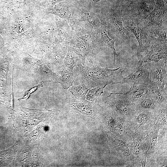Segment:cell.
I'll return each instance as SVG.
<instances>
[{
  "label": "cell",
  "instance_id": "cell-1",
  "mask_svg": "<svg viewBox=\"0 0 167 167\" xmlns=\"http://www.w3.org/2000/svg\"><path fill=\"white\" fill-rule=\"evenodd\" d=\"M77 66L80 71L76 81L84 84L90 90L103 85L121 84L124 78L123 73L126 69L119 67L111 69L97 66L89 67L80 62Z\"/></svg>",
  "mask_w": 167,
  "mask_h": 167
},
{
  "label": "cell",
  "instance_id": "cell-2",
  "mask_svg": "<svg viewBox=\"0 0 167 167\" xmlns=\"http://www.w3.org/2000/svg\"><path fill=\"white\" fill-rule=\"evenodd\" d=\"M106 127L116 137L133 144L131 132L128 123L114 109L106 105L101 107L98 113Z\"/></svg>",
  "mask_w": 167,
  "mask_h": 167
},
{
  "label": "cell",
  "instance_id": "cell-3",
  "mask_svg": "<svg viewBox=\"0 0 167 167\" xmlns=\"http://www.w3.org/2000/svg\"><path fill=\"white\" fill-rule=\"evenodd\" d=\"M157 112L136 110L128 123L131 133L148 135L157 121Z\"/></svg>",
  "mask_w": 167,
  "mask_h": 167
},
{
  "label": "cell",
  "instance_id": "cell-4",
  "mask_svg": "<svg viewBox=\"0 0 167 167\" xmlns=\"http://www.w3.org/2000/svg\"><path fill=\"white\" fill-rule=\"evenodd\" d=\"M122 15L126 27L130 30L138 42L137 57L138 58L151 40L147 27L144 21L126 13Z\"/></svg>",
  "mask_w": 167,
  "mask_h": 167
},
{
  "label": "cell",
  "instance_id": "cell-5",
  "mask_svg": "<svg viewBox=\"0 0 167 167\" xmlns=\"http://www.w3.org/2000/svg\"><path fill=\"white\" fill-rule=\"evenodd\" d=\"M106 104L114 109L127 123L136 111L133 103L128 100L125 93H111L107 97Z\"/></svg>",
  "mask_w": 167,
  "mask_h": 167
},
{
  "label": "cell",
  "instance_id": "cell-6",
  "mask_svg": "<svg viewBox=\"0 0 167 167\" xmlns=\"http://www.w3.org/2000/svg\"><path fill=\"white\" fill-rule=\"evenodd\" d=\"M111 148L115 153L118 160L126 165L134 166L132 154L133 144L115 136L110 132L108 133Z\"/></svg>",
  "mask_w": 167,
  "mask_h": 167
},
{
  "label": "cell",
  "instance_id": "cell-7",
  "mask_svg": "<svg viewBox=\"0 0 167 167\" xmlns=\"http://www.w3.org/2000/svg\"><path fill=\"white\" fill-rule=\"evenodd\" d=\"M131 135L133 140L132 154L134 166L145 167L148 150V135L132 133Z\"/></svg>",
  "mask_w": 167,
  "mask_h": 167
},
{
  "label": "cell",
  "instance_id": "cell-8",
  "mask_svg": "<svg viewBox=\"0 0 167 167\" xmlns=\"http://www.w3.org/2000/svg\"><path fill=\"white\" fill-rule=\"evenodd\" d=\"M150 63H144L139 61L133 72L124 77L121 84H126L130 86L139 84H148L152 80L150 74Z\"/></svg>",
  "mask_w": 167,
  "mask_h": 167
},
{
  "label": "cell",
  "instance_id": "cell-9",
  "mask_svg": "<svg viewBox=\"0 0 167 167\" xmlns=\"http://www.w3.org/2000/svg\"><path fill=\"white\" fill-rule=\"evenodd\" d=\"M167 58V44L151 40L145 50L138 58L143 63H157Z\"/></svg>",
  "mask_w": 167,
  "mask_h": 167
},
{
  "label": "cell",
  "instance_id": "cell-10",
  "mask_svg": "<svg viewBox=\"0 0 167 167\" xmlns=\"http://www.w3.org/2000/svg\"><path fill=\"white\" fill-rule=\"evenodd\" d=\"M23 116L26 121L27 127H31L40 122L47 120L59 114L60 111L55 109L33 110L23 108Z\"/></svg>",
  "mask_w": 167,
  "mask_h": 167
},
{
  "label": "cell",
  "instance_id": "cell-11",
  "mask_svg": "<svg viewBox=\"0 0 167 167\" xmlns=\"http://www.w3.org/2000/svg\"><path fill=\"white\" fill-rule=\"evenodd\" d=\"M150 74L152 81L167 93V58L157 63H150Z\"/></svg>",
  "mask_w": 167,
  "mask_h": 167
},
{
  "label": "cell",
  "instance_id": "cell-12",
  "mask_svg": "<svg viewBox=\"0 0 167 167\" xmlns=\"http://www.w3.org/2000/svg\"><path fill=\"white\" fill-rule=\"evenodd\" d=\"M129 7L126 14L144 21L154 10L152 0H138Z\"/></svg>",
  "mask_w": 167,
  "mask_h": 167
},
{
  "label": "cell",
  "instance_id": "cell-13",
  "mask_svg": "<svg viewBox=\"0 0 167 167\" xmlns=\"http://www.w3.org/2000/svg\"><path fill=\"white\" fill-rule=\"evenodd\" d=\"M111 19L112 30L121 43L130 39V34L125 28L122 14H113Z\"/></svg>",
  "mask_w": 167,
  "mask_h": 167
},
{
  "label": "cell",
  "instance_id": "cell-14",
  "mask_svg": "<svg viewBox=\"0 0 167 167\" xmlns=\"http://www.w3.org/2000/svg\"><path fill=\"white\" fill-rule=\"evenodd\" d=\"M149 83L131 86L129 91L125 93L128 100L134 103L147 97L149 94L148 85Z\"/></svg>",
  "mask_w": 167,
  "mask_h": 167
},
{
  "label": "cell",
  "instance_id": "cell-15",
  "mask_svg": "<svg viewBox=\"0 0 167 167\" xmlns=\"http://www.w3.org/2000/svg\"><path fill=\"white\" fill-rule=\"evenodd\" d=\"M133 104L136 110H146L154 112H157L161 105L149 94L146 98Z\"/></svg>",
  "mask_w": 167,
  "mask_h": 167
},
{
  "label": "cell",
  "instance_id": "cell-16",
  "mask_svg": "<svg viewBox=\"0 0 167 167\" xmlns=\"http://www.w3.org/2000/svg\"><path fill=\"white\" fill-rule=\"evenodd\" d=\"M147 28L151 40L167 44V25L155 26Z\"/></svg>",
  "mask_w": 167,
  "mask_h": 167
},
{
  "label": "cell",
  "instance_id": "cell-17",
  "mask_svg": "<svg viewBox=\"0 0 167 167\" xmlns=\"http://www.w3.org/2000/svg\"><path fill=\"white\" fill-rule=\"evenodd\" d=\"M148 85L149 94L155 98L160 105H167V93L160 89L152 81Z\"/></svg>",
  "mask_w": 167,
  "mask_h": 167
},
{
  "label": "cell",
  "instance_id": "cell-18",
  "mask_svg": "<svg viewBox=\"0 0 167 167\" xmlns=\"http://www.w3.org/2000/svg\"><path fill=\"white\" fill-rule=\"evenodd\" d=\"M63 69L59 77L60 82L63 88L68 90L73 86L74 81L73 71L69 70L63 67Z\"/></svg>",
  "mask_w": 167,
  "mask_h": 167
},
{
  "label": "cell",
  "instance_id": "cell-19",
  "mask_svg": "<svg viewBox=\"0 0 167 167\" xmlns=\"http://www.w3.org/2000/svg\"><path fill=\"white\" fill-rule=\"evenodd\" d=\"M90 89L83 83L77 86H72L70 92L75 97L76 99L84 101L86 94Z\"/></svg>",
  "mask_w": 167,
  "mask_h": 167
},
{
  "label": "cell",
  "instance_id": "cell-20",
  "mask_svg": "<svg viewBox=\"0 0 167 167\" xmlns=\"http://www.w3.org/2000/svg\"><path fill=\"white\" fill-rule=\"evenodd\" d=\"M114 44V41L108 36L106 30H103L102 41L100 46L108 47L112 50L114 55V65H115L117 61L118 55L116 52Z\"/></svg>",
  "mask_w": 167,
  "mask_h": 167
},
{
  "label": "cell",
  "instance_id": "cell-21",
  "mask_svg": "<svg viewBox=\"0 0 167 167\" xmlns=\"http://www.w3.org/2000/svg\"><path fill=\"white\" fill-rule=\"evenodd\" d=\"M167 105H161L157 112V122L162 129H167Z\"/></svg>",
  "mask_w": 167,
  "mask_h": 167
},
{
  "label": "cell",
  "instance_id": "cell-22",
  "mask_svg": "<svg viewBox=\"0 0 167 167\" xmlns=\"http://www.w3.org/2000/svg\"><path fill=\"white\" fill-rule=\"evenodd\" d=\"M107 86L103 85L96 87L90 90L86 95L87 100L93 102L104 93L103 90Z\"/></svg>",
  "mask_w": 167,
  "mask_h": 167
},
{
  "label": "cell",
  "instance_id": "cell-23",
  "mask_svg": "<svg viewBox=\"0 0 167 167\" xmlns=\"http://www.w3.org/2000/svg\"><path fill=\"white\" fill-rule=\"evenodd\" d=\"M78 63L75 60V55L73 52L70 51L68 53L64 61L63 67L69 70L73 71V69L77 66Z\"/></svg>",
  "mask_w": 167,
  "mask_h": 167
},
{
  "label": "cell",
  "instance_id": "cell-24",
  "mask_svg": "<svg viewBox=\"0 0 167 167\" xmlns=\"http://www.w3.org/2000/svg\"><path fill=\"white\" fill-rule=\"evenodd\" d=\"M43 85L42 82L40 83L39 84L34 86L29 90L25 92L23 97L19 99L18 100H20L23 99H28L32 94L37 90L38 88L43 87Z\"/></svg>",
  "mask_w": 167,
  "mask_h": 167
},
{
  "label": "cell",
  "instance_id": "cell-25",
  "mask_svg": "<svg viewBox=\"0 0 167 167\" xmlns=\"http://www.w3.org/2000/svg\"><path fill=\"white\" fill-rule=\"evenodd\" d=\"M101 1V0H94L93 2L94 3H96L97 2H98L100 1Z\"/></svg>",
  "mask_w": 167,
  "mask_h": 167
}]
</instances>
